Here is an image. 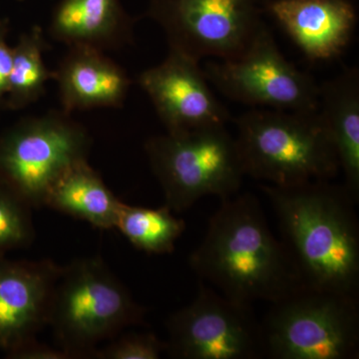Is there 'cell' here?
<instances>
[{
    "instance_id": "cell-23",
    "label": "cell",
    "mask_w": 359,
    "mask_h": 359,
    "mask_svg": "<svg viewBox=\"0 0 359 359\" xmlns=\"http://www.w3.org/2000/svg\"><path fill=\"white\" fill-rule=\"evenodd\" d=\"M13 359H68L58 347L40 344L39 340L30 342L13 356Z\"/></svg>"
},
{
    "instance_id": "cell-8",
    "label": "cell",
    "mask_w": 359,
    "mask_h": 359,
    "mask_svg": "<svg viewBox=\"0 0 359 359\" xmlns=\"http://www.w3.org/2000/svg\"><path fill=\"white\" fill-rule=\"evenodd\" d=\"M262 0H150L169 49L195 60L237 57L264 27Z\"/></svg>"
},
{
    "instance_id": "cell-18",
    "label": "cell",
    "mask_w": 359,
    "mask_h": 359,
    "mask_svg": "<svg viewBox=\"0 0 359 359\" xmlns=\"http://www.w3.org/2000/svg\"><path fill=\"white\" fill-rule=\"evenodd\" d=\"M47 49L48 44L40 26H32L20 35L13 46L4 109H25L44 95L46 84L53 80V70L48 69L44 62Z\"/></svg>"
},
{
    "instance_id": "cell-19",
    "label": "cell",
    "mask_w": 359,
    "mask_h": 359,
    "mask_svg": "<svg viewBox=\"0 0 359 359\" xmlns=\"http://www.w3.org/2000/svg\"><path fill=\"white\" fill-rule=\"evenodd\" d=\"M115 229L136 249L147 254L174 252L175 244L186 230L185 222L174 216L166 205L150 209L123 203Z\"/></svg>"
},
{
    "instance_id": "cell-14",
    "label": "cell",
    "mask_w": 359,
    "mask_h": 359,
    "mask_svg": "<svg viewBox=\"0 0 359 359\" xmlns=\"http://www.w3.org/2000/svg\"><path fill=\"white\" fill-rule=\"evenodd\" d=\"M61 110L76 111L122 107L132 81L126 71L106 52L90 47H68L53 70Z\"/></svg>"
},
{
    "instance_id": "cell-17",
    "label": "cell",
    "mask_w": 359,
    "mask_h": 359,
    "mask_svg": "<svg viewBox=\"0 0 359 359\" xmlns=\"http://www.w3.org/2000/svg\"><path fill=\"white\" fill-rule=\"evenodd\" d=\"M122 204L88 160L66 170L50 187L43 203L52 210L102 230L115 229Z\"/></svg>"
},
{
    "instance_id": "cell-11",
    "label": "cell",
    "mask_w": 359,
    "mask_h": 359,
    "mask_svg": "<svg viewBox=\"0 0 359 359\" xmlns=\"http://www.w3.org/2000/svg\"><path fill=\"white\" fill-rule=\"evenodd\" d=\"M138 84L168 133L226 125L230 113L212 93L199 61L171 50L160 65L144 70Z\"/></svg>"
},
{
    "instance_id": "cell-12",
    "label": "cell",
    "mask_w": 359,
    "mask_h": 359,
    "mask_svg": "<svg viewBox=\"0 0 359 359\" xmlns=\"http://www.w3.org/2000/svg\"><path fill=\"white\" fill-rule=\"evenodd\" d=\"M62 266L52 259L0 257V351L13 358L48 325Z\"/></svg>"
},
{
    "instance_id": "cell-4",
    "label": "cell",
    "mask_w": 359,
    "mask_h": 359,
    "mask_svg": "<svg viewBox=\"0 0 359 359\" xmlns=\"http://www.w3.org/2000/svg\"><path fill=\"white\" fill-rule=\"evenodd\" d=\"M146 313L100 257H81L62 266L48 325L68 359L94 358L104 341L143 325Z\"/></svg>"
},
{
    "instance_id": "cell-1",
    "label": "cell",
    "mask_w": 359,
    "mask_h": 359,
    "mask_svg": "<svg viewBox=\"0 0 359 359\" xmlns=\"http://www.w3.org/2000/svg\"><path fill=\"white\" fill-rule=\"evenodd\" d=\"M302 287L358 297V204L346 186L311 181L259 186Z\"/></svg>"
},
{
    "instance_id": "cell-16",
    "label": "cell",
    "mask_w": 359,
    "mask_h": 359,
    "mask_svg": "<svg viewBox=\"0 0 359 359\" xmlns=\"http://www.w3.org/2000/svg\"><path fill=\"white\" fill-rule=\"evenodd\" d=\"M320 114L332 139L344 186L359 198V72L346 70L320 86Z\"/></svg>"
},
{
    "instance_id": "cell-20",
    "label": "cell",
    "mask_w": 359,
    "mask_h": 359,
    "mask_svg": "<svg viewBox=\"0 0 359 359\" xmlns=\"http://www.w3.org/2000/svg\"><path fill=\"white\" fill-rule=\"evenodd\" d=\"M32 207L0 178V257L25 249L35 238Z\"/></svg>"
},
{
    "instance_id": "cell-6",
    "label": "cell",
    "mask_w": 359,
    "mask_h": 359,
    "mask_svg": "<svg viewBox=\"0 0 359 359\" xmlns=\"http://www.w3.org/2000/svg\"><path fill=\"white\" fill-rule=\"evenodd\" d=\"M271 304L261 323L266 358H358V297L301 287Z\"/></svg>"
},
{
    "instance_id": "cell-5",
    "label": "cell",
    "mask_w": 359,
    "mask_h": 359,
    "mask_svg": "<svg viewBox=\"0 0 359 359\" xmlns=\"http://www.w3.org/2000/svg\"><path fill=\"white\" fill-rule=\"evenodd\" d=\"M145 151L165 205L173 212H183L207 196L233 197L245 176L226 125L167 132L149 139Z\"/></svg>"
},
{
    "instance_id": "cell-22",
    "label": "cell",
    "mask_w": 359,
    "mask_h": 359,
    "mask_svg": "<svg viewBox=\"0 0 359 359\" xmlns=\"http://www.w3.org/2000/svg\"><path fill=\"white\" fill-rule=\"evenodd\" d=\"M9 33L11 22L8 18L0 15V113L4 109L9 76L13 67V46L9 43Z\"/></svg>"
},
{
    "instance_id": "cell-9",
    "label": "cell",
    "mask_w": 359,
    "mask_h": 359,
    "mask_svg": "<svg viewBox=\"0 0 359 359\" xmlns=\"http://www.w3.org/2000/svg\"><path fill=\"white\" fill-rule=\"evenodd\" d=\"M166 351L178 359L264 356L263 330L252 306L224 297L200 280L195 299L166 323Z\"/></svg>"
},
{
    "instance_id": "cell-2",
    "label": "cell",
    "mask_w": 359,
    "mask_h": 359,
    "mask_svg": "<svg viewBox=\"0 0 359 359\" xmlns=\"http://www.w3.org/2000/svg\"><path fill=\"white\" fill-rule=\"evenodd\" d=\"M189 264L228 299L273 304L302 287L289 252L250 193L222 201Z\"/></svg>"
},
{
    "instance_id": "cell-10",
    "label": "cell",
    "mask_w": 359,
    "mask_h": 359,
    "mask_svg": "<svg viewBox=\"0 0 359 359\" xmlns=\"http://www.w3.org/2000/svg\"><path fill=\"white\" fill-rule=\"evenodd\" d=\"M210 83L237 102L282 111H318L320 85L280 52L264 26L241 55L209 62Z\"/></svg>"
},
{
    "instance_id": "cell-3",
    "label": "cell",
    "mask_w": 359,
    "mask_h": 359,
    "mask_svg": "<svg viewBox=\"0 0 359 359\" xmlns=\"http://www.w3.org/2000/svg\"><path fill=\"white\" fill-rule=\"evenodd\" d=\"M236 125L245 176L283 187L330 181L340 171L318 111L252 109Z\"/></svg>"
},
{
    "instance_id": "cell-13",
    "label": "cell",
    "mask_w": 359,
    "mask_h": 359,
    "mask_svg": "<svg viewBox=\"0 0 359 359\" xmlns=\"http://www.w3.org/2000/svg\"><path fill=\"white\" fill-rule=\"evenodd\" d=\"M268 9L311 61L339 56L351 41L358 21L348 0H271Z\"/></svg>"
},
{
    "instance_id": "cell-24",
    "label": "cell",
    "mask_w": 359,
    "mask_h": 359,
    "mask_svg": "<svg viewBox=\"0 0 359 359\" xmlns=\"http://www.w3.org/2000/svg\"><path fill=\"white\" fill-rule=\"evenodd\" d=\"M18 1H23V0H18Z\"/></svg>"
},
{
    "instance_id": "cell-15",
    "label": "cell",
    "mask_w": 359,
    "mask_h": 359,
    "mask_svg": "<svg viewBox=\"0 0 359 359\" xmlns=\"http://www.w3.org/2000/svg\"><path fill=\"white\" fill-rule=\"evenodd\" d=\"M48 34L67 47L115 50L134 41V21L121 0H61Z\"/></svg>"
},
{
    "instance_id": "cell-21",
    "label": "cell",
    "mask_w": 359,
    "mask_h": 359,
    "mask_svg": "<svg viewBox=\"0 0 359 359\" xmlns=\"http://www.w3.org/2000/svg\"><path fill=\"white\" fill-rule=\"evenodd\" d=\"M166 349V342L153 332H130L117 335L107 346L99 347L94 358L158 359Z\"/></svg>"
},
{
    "instance_id": "cell-7",
    "label": "cell",
    "mask_w": 359,
    "mask_h": 359,
    "mask_svg": "<svg viewBox=\"0 0 359 359\" xmlns=\"http://www.w3.org/2000/svg\"><path fill=\"white\" fill-rule=\"evenodd\" d=\"M88 130L65 111L23 118L0 133V178L33 208L66 170L88 160Z\"/></svg>"
}]
</instances>
